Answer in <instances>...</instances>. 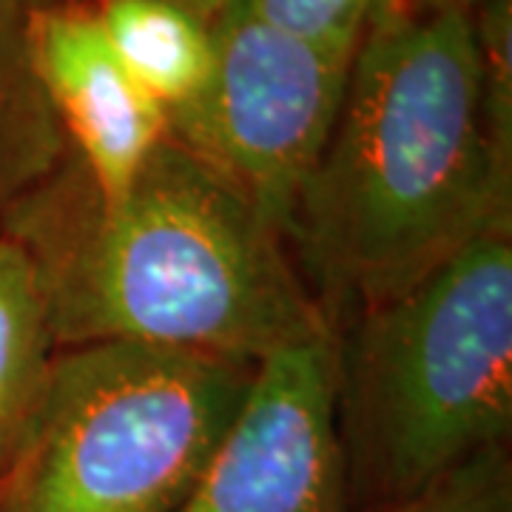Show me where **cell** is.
Returning <instances> with one entry per match:
<instances>
[{
  "label": "cell",
  "mask_w": 512,
  "mask_h": 512,
  "mask_svg": "<svg viewBox=\"0 0 512 512\" xmlns=\"http://www.w3.org/2000/svg\"><path fill=\"white\" fill-rule=\"evenodd\" d=\"M495 225H512V163L487 128L473 12L396 0L350 60L293 205V262L333 328Z\"/></svg>",
  "instance_id": "6da1fadb"
},
{
  "label": "cell",
  "mask_w": 512,
  "mask_h": 512,
  "mask_svg": "<svg viewBox=\"0 0 512 512\" xmlns=\"http://www.w3.org/2000/svg\"><path fill=\"white\" fill-rule=\"evenodd\" d=\"M0 234L35 262L57 350L128 342L259 362L330 330L282 234L171 137L114 200L69 151L0 208Z\"/></svg>",
  "instance_id": "7a4b0ae2"
},
{
  "label": "cell",
  "mask_w": 512,
  "mask_h": 512,
  "mask_svg": "<svg viewBox=\"0 0 512 512\" xmlns=\"http://www.w3.org/2000/svg\"><path fill=\"white\" fill-rule=\"evenodd\" d=\"M350 507L373 510L507 447L512 225L333 325Z\"/></svg>",
  "instance_id": "3957f363"
},
{
  "label": "cell",
  "mask_w": 512,
  "mask_h": 512,
  "mask_svg": "<svg viewBox=\"0 0 512 512\" xmlns=\"http://www.w3.org/2000/svg\"><path fill=\"white\" fill-rule=\"evenodd\" d=\"M254 370L200 350L60 348L0 473V512H177Z\"/></svg>",
  "instance_id": "277c9868"
},
{
  "label": "cell",
  "mask_w": 512,
  "mask_h": 512,
  "mask_svg": "<svg viewBox=\"0 0 512 512\" xmlns=\"http://www.w3.org/2000/svg\"><path fill=\"white\" fill-rule=\"evenodd\" d=\"M202 92L168 111V137L211 168L288 242L293 205L319 163L350 60L234 3L214 26Z\"/></svg>",
  "instance_id": "5b68a950"
},
{
  "label": "cell",
  "mask_w": 512,
  "mask_h": 512,
  "mask_svg": "<svg viewBox=\"0 0 512 512\" xmlns=\"http://www.w3.org/2000/svg\"><path fill=\"white\" fill-rule=\"evenodd\" d=\"M177 512H353L333 328L256 362L237 416Z\"/></svg>",
  "instance_id": "8992f818"
},
{
  "label": "cell",
  "mask_w": 512,
  "mask_h": 512,
  "mask_svg": "<svg viewBox=\"0 0 512 512\" xmlns=\"http://www.w3.org/2000/svg\"><path fill=\"white\" fill-rule=\"evenodd\" d=\"M32 60L69 151L100 197L126 191L168 137V114L114 55L92 6H32Z\"/></svg>",
  "instance_id": "52a82bcc"
},
{
  "label": "cell",
  "mask_w": 512,
  "mask_h": 512,
  "mask_svg": "<svg viewBox=\"0 0 512 512\" xmlns=\"http://www.w3.org/2000/svg\"><path fill=\"white\" fill-rule=\"evenodd\" d=\"M114 55L165 114L191 103L214 69V32L171 0H97Z\"/></svg>",
  "instance_id": "ba28073f"
},
{
  "label": "cell",
  "mask_w": 512,
  "mask_h": 512,
  "mask_svg": "<svg viewBox=\"0 0 512 512\" xmlns=\"http://www.w3.org/2000/svg\"><path fill=\"white\" fill-rule=\"evenodd\" d=\"M29 0H0V208L49 177L69 143L40 86Z\"/></svg>",
  "instance_id": "9c48e42d"
},
{
  "label": "cell",
  "mask_w": 512,
  "mask_h": 512,
  "mask_svg": "<svg viewBox=\"0 0 512 512\" xmlns=\"http://www.w3.org/2000/svg\"><path fill=\"white\" fill-rule=\"evenodd\" d=\"M57 345L32 256L0 234V430L12 444L40 396Z\"/></svg>",
  "instance_id": "30bf717a"
},
{
  "label": "cell",
  "mask_w": 512,
  "mask_h": 512,
  "mask_svg": "<svg viewBox=\"0 0 512 512\" xmlns=\"http://www.w3.org/2000/svg\"><path fill=\"white\" fill-rule=\"evenodd\" d=\"M396 0H242L248 12L319 49L353 57L367 29Z\"/></svg>",
  "instance_id": "8fae6325"
},
{
  "label": "cell",
  "mask_w": 512,
  "mask_h": 512,
  "mask_svg": "<svg viewBox=\"0 0 512 512\" xmlns=\"http://www.w3.org/2000/svg\"><path fill=\"white\" fill-rule=\"evenodd\" d=\"M367 512H512V461L507 447L484 453L402 501Z\"/></svg>",
  "instance_id": "7c38bea8"
},
{
  "label": "cell",
  "mask_w": 512,
  "mask_h": 512,
  "mask_svg": "<svg viewBox=\"0 0 512 512\" xmlns=\"http://www.w3.org/2000/svg\"><path fill=\"white\" fill-rule=\"evenodd\" d=\"M473 29L487 128L498 154L512 163V0H481Z\"/></svg>",
  "instance_id": "4fadbf2b"
},
{
  "label": "cell",
  "mask_w": 512,
  "mask_h": 512,
  "mask_svg": "<svg viewBox=\"0 0 512 512\" xmlns=\"http://www.w3.org/2000/svg\"><path fill=\"white\" fill-rule=\"evenodd\" d=\"M171 3L183 6L185 12H191L194 18H200L202 23L214 26V23H217L234 3H239V0H171Z\"/></svg>",
  "instance_id": "5bb4252c"
},
{
  "label": "cell",
  "mask_w": 512,
  "mask_h": 512,
  "mask_svg": "<svg viewBox=\"0 0 512 512\" xmlns=\"http://www.w3.org/2000/svg\"><path fill=\"white\" fill-rule=\"evenodd\" d=\"M6 461H9V441H6L3 430H0V473H3V467H6Z\"/></svg>",
  "instance_id": "9a60e30c"
},
{
  "label": "cell",
  "mask_w": 512,
  "mask_h": 512,
  "mask_svg": "<svg viewBox=\"0 0 512 512\" xmlns=\"http://www.w3.org/2000/svg\"><path fill=\"white\" fill-rule=\"evenodd\" d=\"M453 3H458V6H464V9H470V12H473V9H476L481 0H453Z\"/></svg>",
  "instance_id": "2e32d148"
},
{
  "label": "cell",
  "mask_w": 512,
  "mask_h": 512,
  "mask_svg": "<svg viewBox=\"0 0 512 512\" xmlns=\"http://www.w3.org/2000/svg\"><path fill=\"white\" fill-rule=\"evenodd\" d=\"M32 6H52V3H63V0H29Z\"/></svg>",
  "instance_id": "e0dca14e"
}]
</instances>
